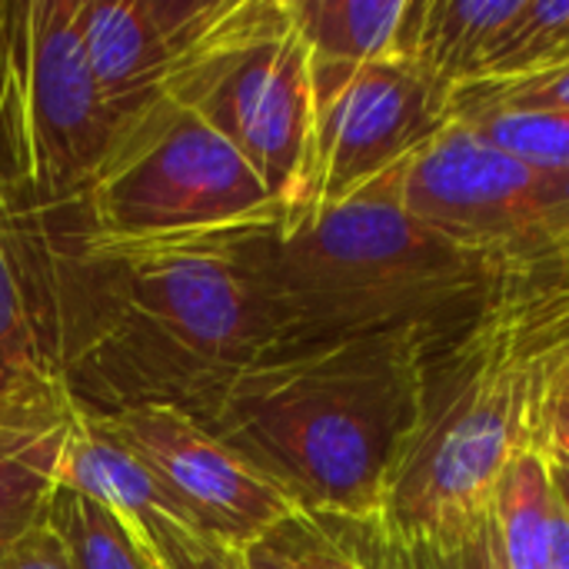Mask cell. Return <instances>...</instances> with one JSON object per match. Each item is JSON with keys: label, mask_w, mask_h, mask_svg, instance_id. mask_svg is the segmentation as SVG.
<instances>
[{"label": "cell", "mask_w": 569, "mask_h": 569, "mask_svg": "<svg viewBox=\"0 0 569 569\" xmlns=\"http://www.w3.org/2000/svg\"><path fill=\"white\" fill-rule=\"evenodd\" d=\"M247 250L273 343L420 330L483 277V253L417 220L397 200L393 173L347 203L283 210L250 230Z\"/></svg>", "instance_id": "cell-4"}, {"label": "cell", "mask_w": 569, "mask_h": 569, "mask_svg": "<svg viewBox=\"0 0 569 569\" xmlns=\"http://www.w3.org/2000/svg\"><path fill=\"white\" fill-rule=\"evenodd\" d=\"M547 470H550L553 493L560 497V503L567 507L569 513V463L567 460H547Z\"/></svg>", "instance_id": "cell-28"}, {"label": "cell", "mask_w": 569, "mask_h": 569, "mask_svg": "<svg viewBox=\"0 0 569 569\" xmlns=\"http://www.w3.org/2000/svg\"><path fill=\"white\" fill-rule=\"evenodd\" d=\"M373 569H507L493 507L440 530L400 533L380 517H347Z\"/></svg>", "instance_id": "cell-17"}, {"label": "cell", "mask_w": 569, "mask_h": 569, "mask_svg": "<svg viewBox=\"0 0 569 569\" xmlns=\"http://www.w3.org/2000/svg\"><path fill=\"white\" fill-rule=\"evenodd\" d=\"M60 487L100 500L103 507L117 510L130 523H140L147 517H167L183 527H193L190 513L153 477V470L87 413H80L73 427L60 467Z\"/></svg>", "instance_id": "cell-14"}, {"label": "cell", "mask_w": 569, "mask_h": 569, "mask_svg": "<svg viewBox=\"0 0 569 569\" xmlns=\"http://www.w3.org/2000/svg\"><path fill=\"white\" fill-rule=\"evenodd\" d=\"M450 123H463L483 143L527 160L533 167L569 170V113H473Z\"/></svg>", "instance_id": "cell-23"}, {"label": "cell", "mask_w": 569, "mask_h": 569, "mask_svg": "<svg viewBox=\"0 0 569 569\" xmlns=\"http://www.w3.org/2000/svg\"><path fill=\"white\" fill-rule=\"evenodd\" d=\"M133 527L143 533L160 569H250L243 547H233L197 527H183L167 517H147Z\"/></svg>", "instance_id": "cell-24"}, {"label": "cell", "mask_w": 569, "mask_h": 569, "mask_svg": "<svg viewBox=\"0 0 569 569\" xmlns=\"http://www.w3.org/2000/svg\"><path fill=\"white\" fill-rule=\"evenodd\" d=\"M93 420L140 457L190 513L193 527L210 537L250 547L297 510L283 490L183 410L137 407Z\"/></svg>", "instance_id": "cell-10"}, {"label": "cell", "mask_w": 569, "mask_h": 569, "mask_svg": "<svg viewBox=\"0 0 569 569\" xmlns=\"http://www.w3.org/2000/svg\"><path fill=\"white\" fill-rule=\"evenodd\" d=\"M569 377V227L483 253L480 283L413 330V427L380 520L423 533L480 513L503 467L547 453Z\"/></svg>", "instance_id": "cell-2"}, {"label": "cell", "mask_w": 569, "mask_h": 569, "mask_svg": "<svg viewBox=\"0 0 569 569\" xmlns=\"http://www.w3.org/2000/svg\"><path fill=\"white\" fill-rule=\"evenodd\" d=\"M43 517L63 540L73 569H160L143 533L87 493L57 487Z\"/></svg>", "instance_id": "cell-18"}, {"label": "cell", "mask_w": 569, "mask_h": 569, "mask_svg": "<svg viewBox=\"0 0 569 569\" xmlns=\"http://www.w3.org/2000/svg\"><path fill=\"white\" fill-rule=\"evenodd\" d=\"M569 113V67L503 77V80H470L447 93V120L473 113Z\"/></svg>", "instance_id": "cell-22"}, {"label": "cell", "mask_w": 569, "mask_h": 569, "mask_svg": "<svg viewBox=\"0 0 569 569\" xmlns=\"http://www.w3.org/2000/svg\"><path fill=\"white\" fill-rule=\"evenodd\" d=\"M250 569H373L347 517L293 510L250 547Z\"/></svg>", "instance_id": "cell-19"}, {"label": "cell", "mask_w": 569, "mask_h": 569, "mask_svg": "<svg viewBox=\"0 0 569 569\" xmlns=\"http://www.w3.org/2000/svg\"><path fill=\"white\" fill-rule=\"evenodd\" d=\"M413 413V330H400L273 343L227 383L203 427L297 510L377 517Z\"/></svg>", "instance_id": "cell-3"}, {"label": "cell", "mask_w": 569, "mask_h": 569, "mask_svg": "<svg viewBox=\"0 0 569 569\" xmlns=\"http://www.w3.org/2000/svg\"><path fill=\"white\" fill-rule=\"evenodd\" d=\"M80 420L60 383L0 397V520L37 517L60 487V467Z\"/></svg>", "instance_id": "cell-12"}, {"label": "cell", "mask_w": 569, "mask_h": 569, "mask_svg": "<svg viewBox=\"0 0 569 569\" xmlns=\"http://www.w3.org/2000/svg\"><path fill=\"white\" fill-rule=\"evenodd\" d=\"M550 503L553 483L547 460L537 453L513 457L503 467L490 497L507 569H540Z\"/></svg>", "instance_id": "cell-20"}, {"label": "cell", "mask_w": 569, "mask_h": 569, "mask_svg": "<svg viewBox=\"0 0 569 569\" xmlns=\"http://www.w3.org/2000/svg\"><path fill=\"white\" fill-rule=\"evenodd\" d=\"M0 569H73L63 540L47 523L43 510L30 520L23 533L0 547Z\"/></svg>", "instance_id": "cell-25"}, {"label": "cell", "mask_w": 569, "mask_h": 569, "mask_svg": "<svg viewBox=\"0 0 569 569\" xmlns=\"http://www.w3.org/2000/svg\"><path fill=\"white\" fill-rule=\"evenodd\" d=\"M557 67H569V0H523L473 80H503Z\"/></svg>", "instance_id": "cell-21"}, {"label": "cell", "mask_w": 569, "mask_h": 569, "mask_svg": "<svg viewBox=\"0 0 569 569\" xmlns=\"http://www.w3.org/2000/svg\"><path fill=\"white\" fill-rule=\"evenodd\" d=\"M313 63V60H310ZM443 93L407 60L313 63V133L293 207L347 203L407 167L443 127Z\"/></svg>", "instance_id": "cell-8"}, {"label": "cell", "mask_w": 569, "mask_h": 569, "mask_svg": "<svg viewBox=\"0 0 569 569\" xmlns=\"http://www.w3.org/2000/svg\"><path fill=\"white\" fill-rule=\"evenodd\" d=\"M167 93L193 107L283 210L293 207L313 133V63L287 0H247L237 23Z\"/></svg>", "instance_id": "cell-7"}, {"label": "cell", "mask_w": 569, "mask_h": 569, "mask_svg": "<svg viewBox=\"0 0 569 569\" xmlns=\"http://www.w3.org/2000/svg\"><path fill=\"white\" fill-rule=\"evenodd\" d=\"M247 0H80V33L113 130L167 93Z\"/></svg>", "instance_id": "cell-11"}, {"label": "cell", "mask_w": 569, "mask_h": 569, "mask_svg": "<svg viewBox=\"0 0 569 569\" xmlns=\"http://www.w3.org/2000/svg\"><path fill=\"white\" fill-rule=\"evenodd\" d=\"M410 0H287L313 63L363 67L397 60Z\"/></svg>", "instance_id": "cell-16"}, {"label": "cell", "mask_w": 569, "mask_h": 569, "mask_svg": "<svg viewBox=\"0 0 569 569\" xmlns=\"http://www.w3.org/2000/svg\"><path fill=\"white\" fill-rule=\"evenodd\" d=\"M30 520H33V517H17V520H0V547H3V543H10V540H13L17 533H23V530L30 527Z\"/></svg>", "instance_id": "cell-29"}, {"label": "cell", "mask_w": 569, "mask_h": 569, "mask_svg": "<svg viewBox=\"0 0 569 569\" xmlns=\"http://www.w3.org/2000/svg\"><path fill=\"white\" fill-rule=\"evenodd\" d=\"M523 0H410L397 60L413 63L443 97L473 80Z\"/></svg>", "instance_id": "cell-13"}, {"label": "cell", "mask_w": 569, "mask_h": 569, "mask_svg": "<svg viewBox=\"0 0 569 569\" xmlns=\"http://www.w3.org/2000/svg\"><path fill=\"white\" fill-rule=\"evenodd\" d=\"M543 460H567L569 463V377L563 380V387L557 390V400H553V417H550Z\"/></svg>", "instance_id": "cell-27"}, {"label": "cell", "mask_w": 569, "mask_h": 569, "mask_svg": "<svg viewBox=\"0 0 569 569\" xmlns=\"http://www.w3.org/2000/svg\"><path fill=\"white\" fill-rule=\"evenodd\" d=\"M7 100L10 217L53 210L87 183L113 140L80 33V0H10Z\"/></svg>", "instance_id": "cell-6"}, {"label": "cell", "mask_w": 569, "mask_h": 569, "mask_svg": "<svg viewBox=\"0 0 569 569\" xmlns=\"http://www.w3.org/2000/svg\"><path fill=\"white\" fill-rule=\"evenodd\" d=\"M60 383L43 343L40 283L23 217H0V397Z\"/></svg>", "instance_id": "cell-15"}, {"label": "cell", "mask_w": 569, "mask_h": 569, "mask_svg": "<svg viewBox=\"0 0 569 569\" xmlns=\"http://www.w3.org/2000/svg\"><path fill=\"white\" fill-rule=\"evenodd\" d=\"M540 569H569V513L557 493L547 517V543H543Z\"/></svg>", "instance_id": "cell-26"}, {"label": "cell", "mask_w": 569, "mask_h": 569, "mask_svg": "<svg viewBox=\"0 0 569 569\" xmlns=\"http://www.w3.org/2000/svg\"><path fill=\"white\" fill-rule=\"evenodd\" d=\"M283 203L183 100L130 113L87 183L43 217L87 243H150L273 223Z\"/></svg>", "instance_id": "cell-5"}, {"label": "cell", "mask_w": 569, "mask_h": 569, "mask_svg": "<svg viewBox=\"0 0 569 569\" xmlns=\"http://www.w3.org/2000/svg\"><path fill=\"white\" fill-rule=\"evenodd\" d=\"M393 193L417 220L477 253L569 227V170L517 160L450 120L393 173Z\"/></svg>", "instance_id": "cell-9"}, {"label": "cell", "mask_w": 569, "mask_h": 569, "mask_svg": "<svg viewBox=\"0 0 569 569\" xmlns=\"http://www.w3.org/2000/svg\"><path fill=\"white\" fill-rule=\"evenodd\" d=\"M40 283L50 370L80 413L173 407L207 420L227 383L273 343L250 230L87 243L20 213Z\"/></svg>", "instance_id": "cell-1"}]
</instances>
